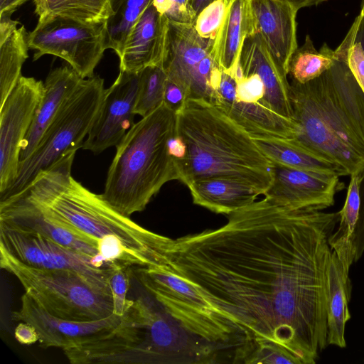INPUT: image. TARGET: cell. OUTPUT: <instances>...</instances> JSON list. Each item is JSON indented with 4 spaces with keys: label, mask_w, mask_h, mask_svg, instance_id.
<instances>
[{
    "label": "cell",
    "mask_w": 364,
    "mask_h": 364,
    "mask_svg": "<svg viewBox=\"0 0 364 364\" xmlns=\"http://www.w3.org/2000/svg\"><path fill=\"white\" fill-rule=\"evenodd\" d=\"M213 1L214 0H188L196 16L205 6Z\"/></svg>",
    "instance_id": "45"
},
{
    "label": "cell",
    "mask_w": 364,
    "mask_h": 364,
    "mask_svg": "<svg viewBox=\"0 0 364 364\" xmlns=\"http://www.w3.org/2000/svg\"><path fill=\"white\" fill-rule=\"evenodd\" d=\"M0 267L14 275L25 293L55 317L90 321L113 314L112 296L98 291L74 272L32 267L1 249Z\"/></svg>",
    "instance_id": "9"
},
{
    "label": "cell",
    "mask_w": 364,
    "mask_h": 364,
    "mask_svg": "<svg viewBox=\"0 0 364 364\" xmlns=\"http://www.w3.org/2000/svg\"><path fill=\"white\" fill-rule=\"evenodd\" d=\"M358 188L360 205L354 232L355 262H357L364 252V168L359 173Z\"/></svg>",
    "instance_id": "39"
},
{
    "label": "cell",
    "mask_w": 364,
    "mask_h": 364,
    "mask_svg": "<svg viewBox=\"0 0 364 364\" xmlns=\"http://www.w3.org/2000/svg\"><path fill=\"white\" fill-rule=\"evenodd\" d=\"M294 140L341 168L346 176L364 168V92L346 63L304 84L290 83Z\"/></svg>",
    "instance_id": "3"
},
{
    "label": "cell",
    "mask_w": 364,
    "mask_h": 364,
    "mask_svg": "<svg viewBox=\"0 0 364 364\" xmlns=\"http://www.w3.org/2000/svg\"><path fill=\"white\" fill-rule=\"evenodd\" d=\"M176 114L177 134L186 146L184 156L176 161L179 181L187 186L198 178L230 177L265 193L272 182V163L220 107L189 100Z\"/></svg>",
    "instance_id": "4"
},
{
    "label": "cell",
    "mask_w": 364,
    "mask_h": 364,
    "mask_svg": "<svg viewBox=\"0 0 364 364\" xmlns=\"http://www.w3.org/2000/svg\"><path fill=\"white\" fill-rule=\"evenodd\" d=\"M106 89L99 75L83 79L44 133L33 154L20 161L14 183L0 200L23 193L42 171L82 145L100 112Z\"/></svg>",
    "instance_id": "7"
},
{
    "label": "cell",
    "mask_w": 364,
    "mask_h": 364,
    "mask_svg": "<svg viewBox=\"0 0 364 364\" xmlns=\"http://www.w3.org/2000/svg\"><path fill=\"white\" fill-rule=\"evenodd\" d=\"M0 220L40 233L71 251L112 265L100 257L95 242L56 220L26 195L1 200Z\"/></svg>",
    "instance_id": "17"
},
{
    "label": "cell",
    "mask_w": 364,
    "mask_h": 364,
    "mask_svg": "<svg viewBox=\"0 0 364 364\" xmlns=\"http://www.w3.org/2000/svg\"><path fill=\"white\" fill-rule=\"evenodd\" d=\"M75 153L65 154L41 171L20 195L95 242L107 264L128 267L168 264L173 240L141 227L74 179L71 168Z\"/></svg>",
    "instance_id": "2"
},
{
    "label": "cell",
    "mask_w": 364,
    "mask_h": 364,
    "mask_svg": "<svg viewBox=\"0 0 364 364\" xmlns=\"http://www.w3.org/2000/svg\"><path fill=\"white\" fill-rule=\"evenodd\" d=\"M272 162L284 166L321 173L346 176L337 165L299 145L294 140L253 138Z\"/></svg>",
    "instance_id": "26"
},
{
    "label": "cell",
    "mask_w": 364,
    "mask_h": 364,
    "mask_svg": "<svg viewBox=\"0 0 364 364\" xmlns=\"http://www.w3.org/2000/svg\"><path fill=\"white\" fill-rule=\"evenodd\" d=\"M138 87L139 73L119 70L115 81L105 90L98 116L82 149L99 154L121 141L134 124Z\"/></svg>",
    "instance_id": "14"
},
{
    "label": "cell",
    "mask_w": 364,
    "mask_h": 364,
    "mask_svg": "<svg viewBox=\"0 0 364 364\" xmlns=\"http://www.w3.org/2000/svg\"><path fill=\"white\" fill-rule=\"evenodd\" d=\"M193 203L216 213L230 215L254 203L263 192L230 177L198 178L186 186Z\"/></svg>",
    "instance_id": "24"
},
{
    "label": "cell",
    "mask_w": 364,
    "mask_h": 364,
    "mask_svg": "<svg viewBox=\"0 0 364 364\" xmlns=\"http://www.w3.org/2000/svg\"><path fill=\"white\" fill-rule=\"evenodd\" d=\"M236 85L235 77L223 70L214 104L253 138H296L297 126L294 121L276 113L264 102L238 100L235 97Z\"/></svg>",
    "instance_id": "18"
},
{
    "label": "cell",
    "mask_w": 364,
    "mask_h": 364,
    "mask_svg": "<svg viewBox=\"0 0 364 364\" xmlns=\"http://www.w3.org/2000/svg\"><path fill=\"white\" fill-rule=\"evenodd\" d=\"M359 173L350 175L345 203L339 211L338 229L328 238L331 250L336 253L347 274H349L350 267L355 262L354 232L360 205Z\"/></svg>",
    "instance_id": "27"
},
{
    "label": "cell",
    "mask_w": 364,
    "mask_h": 364,
    "mask_svg": "<svg viewBox=\"0 0 364 364\" xmlns=\"http://www.w3.org/2000/svg\"><path fill=\"white\" fill-rule=\"evenodd\" d=\"M251 74H257L263 82L264 102L276 113L294 121L287 75L276 63L259 32L245 38L235 77Z\"/></svg>",
    "instance_id": "19"
},
{
    "label": "cell",
    "mask_w": 364,
    "mask_h": 364,
    "mask_svg": "<svg viewBox=\"0 0 364 364\" xmlns=\"http://www.w3.org/2000/svg\"><path fill=\"white\" fill-rule=\"evenodd\" d=\"M82 80L70 66L59 67L50 72L32 124L22 143L20 161L33 154L48 127Z\"/></svg>",
    "instance_id": "22"
},
{
    "label": "cell",
    "mask_w": 364,
    "mask_h": 364,
    "mask_svg": "<svg viewBox=\"0 0 364 364\" xmlns=\"http://www.w3.org/2000/svg\"><path fill=\"white\" fill-rule=\"evenodd\" d=\"M0 249L32 267L74 272L98 291L112 296L108 277L114 264H105L3 220H0Z\"/></svg>",
    "instance_id": "12"
},
{
    "label": "cell",
    "mask_w": 364,
    "mask_h": 364,
    "mask_svg": "<svg viewBox=\"0 0 364 364\" xmlns=\"http://www.w3.org/2000/svg\"><path fill=\"white\" fill-rule=\"evenodd\" d=\"M145 289L183 327L217 348L244 341L237 326L168 264L139 267Z\"/></svg>",
    "instance_id": "8"
},
{
    "label": "cell",
    "mask_w": 364,
    "mask_h": 364,
    "mask_svg": "<svg viewBox=\"0 0 364 364\" xmlns=\"http://www.w3.org/2000/svg\"><path fill=\"white\" fill-rule=\"evenodd\" d=\"M176 112L164 102L134 123L109 166L103 198L122 215L143 211L167 182L178 180L170 142L176 134Z\"/></svg>",
    "instance_id": "5"
},
{
    "label": "cell",
    "mask_w": 364,
    "mask_h": 364,
    "mask_svg": "<svg viewBox=\"0 0 364 364\" xmlns=\"http://www.w3.org/2000/svg\"><path fill=\"white\" fill-rule=\"evenodd\" d=\"M168 20L151 3L130 31L119 58V70L138 73L161 65Z\"/></svg>",
    "instance_id": "21"
},
{
    "label": "cell",
    "mask_w": 364,
    "mask_h": 364,
    "mask_svg": "<svg viewBox=\"0 0 364 364\" xmlns=\"http://www.w3.org/2000/svg\"><path fill=\"white\" fill-rule=\"evenodd\" d=\"M28 35L23 25L0 41V107L22 76L21 68L28 57Z\"/></svg>",
    "instance_id": "28"
},
{
    "label": "cell",
    "mask_w": 364,
    "mask_h": 364,
    "mask_svg": "<svg viewBox=\"0 0 364 364\" xmlns=\"http://www.w3.org/2000/svg\"><path fill=\"white\" fill-rule=\"evenodd\" d=\"M16 341L22 345H31L39 341L36 328L31 323L20 321L14 330Z\"/></svg>",
    "instance_id": "41"
},
{
    "label": "cell",
    "mask_w": 364,
    "mask_h": 364,
    "mask_svg": "<svg viewBox=\"0 0 364 364\" xmlns=\"http://www.w3.org/2000/svg\"><path fill=\"white\" fill-rule=\"evenodd\" d=\"M214 230L173 240L168 264L238 328L313 364L327 346L328 238L340 214L264 197ZM243 341V342H244Z\"/></svg>",
    "instance_id": "1"
},
{
    "label": "cell",
    "mask_w": 364,
    "mask_h": 364,
    "mask_svg": "<svg viewBox=\"0 0 364 364\" xmlns=\"http://www.w3.org/2000/svg\"><path fill=\"white\" fill-rule=\"evenodd\" d=\"M152 4L168 21L193 24L196 17L188 0H153Z\"/></svg>",
    "instance_id": "37"
},
{
    "label": "cell",
    "mask_w": 364,
    "mask_h": 364,
    "mask_svg": "<svg viewBox=\"0 0 364 364\" xmlns=\"http://www.w3.org/2000/svg\"><path fill=\"white\" fill-rule=\"evenodd\" d=\"M327 343L345 348V327L350 318L351 284L336 253L332 250L326 272Z\"/></svg>",
    "instance_id": "25"
},
{
    "label": "cell",
    "mask_w": 364,
    "mask_h": 364,
    "mask_svg": "<svg viewBox=\"0 0 364 364\" xmlns=\"http://www.w3.org/2000/svg\"><path fill=\"white\" fill-rule=\"evenodd\" d=\"M108 284L112 295L113 314L122 316L134 302V300L127 297L130 286L128 267L120 264H114L109 272Z\"/></svg>",
    "instance_id": "36"
},
{
    "label": "cell",
    "mask_w": 364,
    "mask_h": 364,
    "mask_svg": "<svg viewBox=\"0 0 364 364\" xmlns=\"http://www.w3.org/2000/svg\"><path fill=\"white\" fill-rule=\"evenodd\" d=\"M334 54L346 63L364 92V49L352 26Z\"/></svg>",
    "instance_id": "34"
},
{
    "label": "cell",
    "mask_w": 364,
    "mask_h": 364,
    "mask_svg": "<svg viewBox=\"0 0 364 364\" xmlns=\"http://www.w3.org/2000/svg\"><path fill=\"white\" fill-rule=\"evenodd\" d=\"M234 363L303 364L301 360L286 348L269 341L250 339L237 346Z\"/></svg>",
    "instance_id": "32"
},
{
    "label": "cell",
    "mask_w": 364,
    "mask_h": 364,
    "mask_svg": "<svg viewBox=\"0 0 364 364\" xmlns=\"http://www.w3.org/2000/svg\"><path fill=\"white\" fill-rule=\"evenodd\" d=\"M44 92V83L21 76L0 107V195L14 183L22 143Z\"/></svg>",
    "instance_id": "13"
},
{
    "label": "cell",
    "mask_w": 364,
    "mask_h": 364,
    "mask_svg": "<svg viewBox=\"0 0 364 364\" xmlns=\"http://www.w3.org/2000/svg\"><path fill=\"white\" fill-rule=\"evenodd\" d=\"M213 48V41L200 37L192 24L168 21L161 65L186 101L215 103L223 70Z\"/></svg>",
    "instance_id": "10"
},
{
    "label": "cell",
    "mask_w": 364,
    "mask_h": 364,
    "mask_svg": "<svg viewBox=\"0 0 364 364\" xmlns=\"http://www.w3.org/2000/svg\"><path fill=\"white\" fill-rule=\"evenodd\" d=\"M153 0H109L110 14L106 21V49L119 57L136 21Z\"/></svg>",
    "instance_id": "29"
},
{
    "label": "cell",
    "mask_w": 364,
    "mask_h": 364,
    "mask_svg": "<svg viewBox=\"0 0 364 364\" xmlns=\"http://www.w3.org/2000/svg\"><path fill=\"white\" fill-rule=\"evenodd\" d=\"M33 3L38 18L60 16L95 23L106 21L110 14L109 0H33Z\"/></svg>",
    "instance_id": "30"
},
{
    "label": "cell",
    "mask_w": 364,
    "mask_h": 364,
    "mask_svg": "<svg viewBox=\"0 0 364 364\" xmlns=\"http://www.w3.org/2000/svg\"><path fill=\"white\" fill-rule=\"evenodd\" d=\"M272 182L264 194L292 209L322 211L334 204L344 183L338 176L303 171L272 163Z\"/></svg>",
    "instance_id": "15"
},
{
    "label": "cell",
    "mask_w": 364,
    "mask_h": 364,
    "mask_svg": "<svg viewBox=\"0 0 364 364\" xmlns=\"http://www.w3.org/2000/svg\"><path fill=\"white\" fill-rule=\"evenodd\" d=\"M289 4L297 11L305 7L318 5L327 0H280Z\"/></svg>",
    "instance_id": "44"
},
{
    "label": "cell",
    "mask_w": 364,
    "mask_h": 364,
    "mask_svg": "<svg viewBox=\"0 0 364 364\" xmlns=\"http://www.w3.org/2000/svg\"><path fill=\"white\" fill-rule=\"evenodd\" d=\"M28 0H0V18H11L16 10Z\"/></svg>",
    "instance_id": "42"
},
{
    "label": "cell",
    "mask_w": 364,
    "mask_h": 364,
    "mask_svg": "<svg viewBox=\"0 0 364 364\" xmlns=\"http://www.w3.org/2000/svg\"><path fill=\"white\" fill-rule=\"evenodd\" d=\"M259 33L282 71L289 75L290 58L298 48L297 11L280 0H250Z\"/></svg>",
    "instance_id": "20"
},
{
    "label": "cell",
    "mask_w": 364,
    "mask_h": 364,
    "mask_svg": "<svg viewBox=\"0 0 364 364\" xmlns=\"http://www.w3.org/2000/svg\"><path fill=\"white\" fill-rule=\"evenodd\" d=\"M179 338L176 321L163 306L140 296L112 330L63 352L73 364L168 363Z\"/></svg>",
    "instance_id": "6"
},
{
    "label": "cell",
    "mask_w": 364,
    "mask_h": 364,
    "mask_svg": "<svg viewBox=\"0 0 364 364\" xmlns=\"http://www.w3.org/2000/svg\"><path fill=\"white\" fill-rule=\"evenodd\" d=\"M121 318L122 316L112 314L105 318L90 321L62 319L50 314L25 292L21 298L20 308L11 313L13 321H24L36 328L41 347L63 350L110 331Z\"/></svg>",
    "instance_id": "16"
},
{
    "label": "cell",
    "mask_w": 364,
    "mask_h": 364,
    "mask_svg": "<svg viewBox=\"0 0 364 364\" xmlns=\"http://www.w3.org/2000/svg\"><path fill=\"white\" fill-rule=\"evenodd\" d=\"M186 102L182 90L167 78L164 90V103L177 112L182 108Z\"/></svg>",
    "instance_id": "40"
},
{
    "label": "cell",
    "mask_w": 364,
    "mask_h": 364,
    "mask_svg": "<svg viewBox=\"0 0 364 364\" xmlns=\"http://www.w3.org/2000/svg\"><path fill=\"white\" fill-rule=\"evenodd\" d=\"M232 0H214L196 16L193 26L198 34L214 41Z\"/></svg>",
    "instance_id": "35"
},
{
    "label": "cell",
    "mask_w": 364,
    "mask_h": 364,
    "mask_svg": "<svg viewBox=\"0 0 364 364\" xmlns=\"http://www.w3.org/2000/svg\"><path fill=\"white\" fill-rule=\"evenodd\" d=\"M106 21L87 23L60 16L38 18L28 33L29 48L36 50L33 60L44 55L65 60L83 79L94 76L105 48Z\"/></svg>",
    "instance_id": "11"
},
{
    "label": "cell",
    "mask_w": 364,
    "mask_h": 364,
    "mask_svg": "<svg viewBox=\"0 0 364 364\" xmlns=\"http://www.w3.org/2000/svg\"><path fill=\"white\" fill-rule=\"evenodd\" d=\"M18 22L11 18H0V41L4 40L10 33L17 28Z\"/></svg>",
    "instance_id": "43"
},
{
    "label": "cell",
    "mask_w": 364,
    "mask_h": 364,
    "mask_svg": "<svg viewBox=\"0 0 364 364\" xmlns=\"http://www.w3.org/2000/svg\"><path fill=\"white\" fill-rule=\"evenodd\" d=\"M258 32L250 0H232L213 48L214 56L224 72L235 77L245 38Z\"/></svg>",
    "instance_id": "23"
},
{
    "label": "cell",
    "mask_w": 364,
    "mask_h": 364,
    "mask_svg": "<svg viewBox=\"0 0 364 364\" xmlns=\"http://www.w3.org/2000/svg\"><path fill=\"white\" fill-rule=\"evenodd\" d=\"M167 75L161 65L146 67L139 73V87L134 108L135 114L144 117L164 102Z\"/></svg>",
    "instance_id": "33"
},
{
    "label": "cell",
    "mask_w": 364,
    "mask_h": 364,
    "mask_svg": "<svg viewBox=\"0 0 364 364\" xmlns=\"http://www.w3.org/2000/svg\"><path fill=\"white\" fill-rule=\"evenodd\" d=\"M336 61L334 50L326 43L318 51L309 35L292 54L289 63V75L293 80L304 84L321 75L330 69Z\"/></svg>",
    "instance_id": "31"
},
{
    "label": "cell",
    "mask_w": 364,
    "mask_h": 364,
    "mask_svg": "<svg viewBox=\"0 0 364 364\" xmlns=\"http://www.w3.org/2000/svg\"><path fill=\"white\" fill-rule=\"evenodd\" d=\"M236 80L235 97L238 100L249 103L264 102V86L257 74L239 77Z\"/></svg>",
    "instance_id": "38"
}]
</instances>
